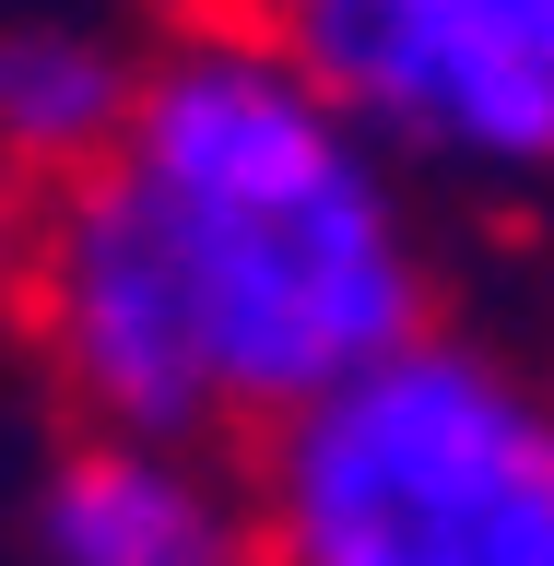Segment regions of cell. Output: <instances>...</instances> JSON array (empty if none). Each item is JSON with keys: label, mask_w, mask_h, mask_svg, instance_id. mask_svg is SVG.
<instances>
[{"label": "cell", "mask_w": 554, "mask_h": 566, "mask_svg": "<svg viewBox=\"0 0 554 566\" xmlns=\"http://www.w3.org/2000/svg\"><path fill=\"white\" fill-rule=\"evenodd\" d=\"M83 189L177 295L224 437L283 424L460 307L449 189L237 0H177L154 24L130 142Z\"/></svg>", "instance_id": "cell-1"}, {"label": "cell", "mask_w": 554, "mask_h": 566, "mask_svg": "<svg viewBox=\"0 0 554 566\" xmlns=\"http://www.w3.org/2000/svg\"><path fill=\"white\" fill-rule=\"evenodd\" d=\"M272 566H554V354L449 307L248 437Z\"/></svg>", "instance_id": "cell-2"}, {"label": "cell", "mask_w": 554, "mask_h": 566, "mask_svg": "<svg viewBox=\"0 0 554 566\" xmlns=\"http://www.w3.org/2000/svg\"><path fill=\"white\" fill-rule=\"evenodd\" d=\"M449 201L554 189V0H237Z\"/></svg>", "instance_id": "cell-3"}, {"label": "cell", "mask_w": 554, "mask_h": 566, "mask_svg": "<svg viewBox=\"0 0 554 566\" xmlns=\"http://www.w3.org/2000/svg\"><path fill=\"white\" fill-rule=\"evenodd\" d=\"M12 566H272L237 437L48 424L12 484Z\"/></svg>", "instance_id": "cell-4"}, {"label": "cell", "mask_w": 554, "mask_h": 566, "mask_svg": "<svg viewBox=\"0 0 554 566\" xmlns=\"http://www.w3.org/2000/svg\"><path fill=\"white\" fill-rule=\"evenodd\" d=\"M142 71H154V24H130V12H106V0H0V142L48 189L106 177V154L130 142Z\"/></svg>", "instance_id": "cell-5"}, {"label": "cell", "mask_w": 554, "mask_h": 566, "mask_svg": "<svg viewBox=\"0 0 554 566\" xmlns=\"http://www.w3.org/2000/svg\"><path fill=\"white\" fill-rule=\"evenodd\" d=\"M48 201H60V189H48V177H35L24 154L0 142V331H12V295H24V272H35V237H48Z\"/></svg>", "instance_id": "cell-6"}]
</instances>
